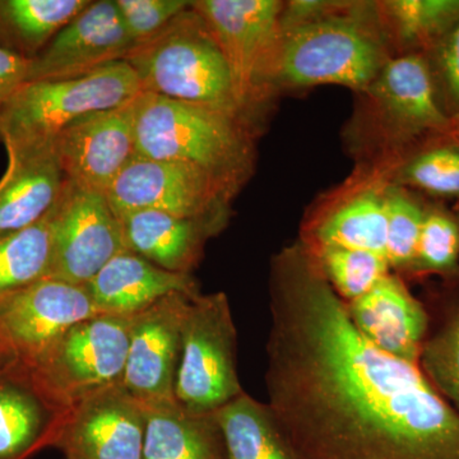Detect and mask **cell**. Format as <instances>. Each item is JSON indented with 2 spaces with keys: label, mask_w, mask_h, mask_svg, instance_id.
<instances>
[{
  "label": "cell",
  "mask_w": 459,
  "mask_h": 459,
  "mask_svg": "<svg viewBox=\"0 0 459 459\" xmlns=\"http://www.w3.org/2000/svg\"><path fill=\"white\" fill-rule=\"evenodd\" d=\"M265 388L296 459H459V415L419 365L353 325L307 247L271 277Z\"/></svg>",
  "instance_id": "cell-1"
},
{
  "label": "cell",
  "mask_w": 459,
  "mask_h": 459,
  "mask_svg": "<svg viewBox=\"0 0 459 459\" xmlns=\"http://www.w3.org/2000/svg\"><path fill=\"white\" fill-rule=\"evenodd\" d=\"M246 115L141 92L135 157L189 162L240 186L252 164Z\"/></svg>",
  "instance_id": "cell-2"
},
{
  "label": "cell",
  "mask_w": 459,
  "mask_h": 459,
  "mask_svg": "<svg viewBox=\"0 0 459 459\" xmlns=\"http://www.w3.org/2000/svg\"><path fill=\"white\" fill-rule=\"evenodd\" d=\"M124 62L137 74L142 92L247 113L228 59L193 5L152 39L135 45Z\"/></svg>",
  "instance_id": "cell-3"
},
{
  "label": "cell",
  "mask_w": 459,
  "mask_h": 459,
  "mask_svg": "<svg viewBox=\"0 0 459 459\" xmlns=\"http://www.w3.org/2000/svg\"><path fill=\"white\" fill-rule=\"evenodd\" d=\"M141 92L137 74L124 60L82 77L25 82L0 111V142L5 148L49 143L78 117L120 107Z\"/></svg>",
  "instance_id": "cell-4"
},
{
  "label": "cell",
  "mask_w": 459,
  "mask_h": 459,
  "mask_svg": "<svg viewBox=\"0 0 459 459\" xmlns=\"http://www.w3.org/2000/svg\"><path fill=\"white\" fill-rule=\"evenodd\" d=\"M385 62L377 36L358 18L325 14L282 29L272 80L368 90Z\"/></svg>",
  "instance_id": "cell-5"
},
{
  "label": "cell",
  "mask_w": 459,
  "mask_h": 459,
  "mask_svg": "<svg viewBox=\"0 0 459 459\" xmlns=\"http://www.w3.org/2000/svg\"><path fill=\"white\" fill-rule=\"evenodd\" d=\"M243 394L228 296L198 292L184 316L175 401L190 412L211 415Z\"/></svg>",
  "instance_id": "cell-6"
},
{
  "label": "cell",
  "mask_w": 459,
  "mask_h": 459,
  "mask_svg": "<svg viewBox=\"0 0 459 459\" xmlns=\"http://www.w3.org/2000/svg\"><path fill=\"white\" fill-rule=\"evenodd\" d=\"M129 328L131 318L98 314L69 328L26 367L45 394L69 411L91 395L123 385Z\"/></svg>",
  "instance_id": "cell-7"
},
{
  "label": "cell",
  "mask_w": 459,
  "mask_h": 459,
  "mask_svg": "<svg viewBox=\"0 0 459 459\" xmlns=\"http://www.w3.org/2000/svg\"><path fill=\"white\" fill-rule=\"evenodd\" d=\"M238 188L201 166L135 157L107 192L115 212L155 210L184 219L228 220Z\"/></svg>",
  "instance_id": "cell-8"
},
{
  "label": "cell",
  "mask_w": 459,
  "mask_h": 459,
  "mask_svg": "<svg viewBox=\"0 0 459 459\" xmlns=\"http://www.w3.org/2000/svg\"><path fill=\"white\" fill-rule=\"evenodd\" d=\"M192 5L221 47L247 110L272 81L285 5L276 0H195Z\"/></svg>",
  "instance_id": "cell-9"
},
{
  "label": "cell",
  "mask_w": 459,
  "mask_h": 459,
  "mask_svg": "<svg viewBox=\"0 0 459 459\" xmlns=\"http://www.w3.org/2000/svg\"><path fill=\"white\" fill-rule=\"evenodd\" d=\"M51 279L86 286L126 249L122 223L105 193L65 181L51 211Z\"/></svg>",
  "instance_id": "cell-10"
},
{
  "label": "cell",
  "mask_w": 459,
  "mask_h": 459,
  "mask_svg": "<svg viewBox=\"0 0 459 459\" xmlns=\"http://www.w3.org/2000/svg\"><path fill=\"white\" fill-rule=\"evenodd\" d=\"M137 96L120 107L83 115L57 133L53 150L66 181L107 195L135 159Z\"/></svg>",
  "instance_id": "cell-11"
},
{
  "label": "cell",
  "mask_w": 459,
  "mask_h": 459,
  "mask_svg": "<svg viewBox=\"0 0 459 459\" xmlns=\"http://www.w3.org/2000/svg\"><path fill=\"white\" fill-rule=\"evenodd\" d=\"M86 286L44 279L0 299V337L31 365L69 328L98 316Z\"/></svg>",
  "instance_id": "cell-12"
},
{
  "label": "cell",
  "mask_w": 459,
  "mask_h": 459,
  "mask_svg": "<svg viewBox=\"0 0 459 459\" xmlns=\"http://www.w3.org/2000/svg\"><path fill=\"white\" fill-rule=\"evenodd\" d=\"M133 48L114 0H91L30 60L26 82L82 77L122 62Z\"/></svg>",
  "instance_id": "cell-13"
},
{
  "label": "cell",
  "mask_w": 459,
  "mask_h": 459,
  "mask_svg": "<svg viewBox=\"0 0 459 459\" xmlns=\"http://www.w3.org/2000/svg\"><path fill=\"white\" fill-rule=\"evenodd\" d=\"M143 404L123 385L69 410L56 448L66 459H143Z\"/></svg>",
  "instance_id": "cell-14"
},
{
  "label": "cell",
  "mask_w": 459,
  "mask_h": 459,
  "mask_svg": "<svg viewBox=\"0 0 459 459\" xmlns=\"http://www.w3.org/2000/svg\"><path fill=\"white\" fill-rule=\"evenodd\" d=\"M195 294L175 292L131 318L123 385L142 403L174 398L184 316Z\"/></svg>",
  "instance_id": "cell-15"
},
{
  "label": "cell",
  "mask_w": 459,
  "mask_h": 459,
  "mask_svg": "<svg viewBox=\"0 0 459 459\" xmlns=\"http://www.w3.org/2000/svg\"><path fill=\"white\" fill-rule=\"evenodd\" d=\"M369 90L397 140L429 138L451 129L424 54H403L386 60Z\"/></svg>",
  "instance_id": "cell-16"
},
{
  "label": "cell",
  "mask_w": 459,
  "mask_h": 459,
  "mask_svg": "<svg viewBox=\"0 0 459 459\" xmlns=\"http://www.w3.org/2000/svg\"><path fill=\"white\" fill-rule=\"evenodd\" d=\"M68 412L22 362L0 371V459H30L56 446Z\"/></svg>",
  "instance_id": "cell-17"
},
{
  "label": "cell",
  "mask_w": 459,
  "mask_h": 459,
  "mask_svg": "<svg viewBox=\"0 0 459 459\" xmlns=\"http://www.w3.org/2000/svg\"><path fill=\"white\" fill-rule=\"evenodd\" d=\"M346 305L353 325L369 342L419 365L428 338V313L403 281L386 274L370 291Z\"/></svg>",
  "instance_id": "cell-18"
},
{
  "label": "cell",
  "mask_w": 459,
  "mask_h": 459,
  "mask_svg": "<svg viewBox=\"0 0 459 459\" xmlns=\"http://www.w3.org/2000/svg\"><path fill=\"white\" fill-rule=\"evenodd\" d=\"M5 151L8 165L0 178V237L44 219L56 204L66 181L53 141Z\"/></svg>",
  "instance_id": "cell-19"
},
{
  "label": "cell",
  "mask_w": 459,
  "mask_h": 459,
  "mask_svg": "<svg viewBox=\"0 0 459 459\" xmlns=\"http://www.w3.org/2000/svg\"><path fill=\"white\" fill-rule=\"evenodd\" d=\"M126 249L160 268L192 274L205 243L225 228L228 220L184 219L155 210L117 213Z\"/></svg>",
  "instance_id": "cell-20"
},
{
  "label": "cell",
  "mask_w": 459,
  "mask_h": 459,
  "mask_svg": "<svg viewBox=\"0 0 459 459\" xmlns=\"http://www.w3.org/2000/svg\"><path fill=\"white\" fill-rule=\"evenodd\" d=\"M99 314L132 318L175 292L195 294L192 274L174 273L123 250L86 285Z\"/></svg>",
  "instance_id": "cell-21"
},
{
  "label": "cell",
  "mask_w": 459,
  "mask_h": 459,
  "mask_svg": "<svg viewBox=\"0 0 459 459\" xmlns=\"http://www.w3.org/2000/svg\"><path fill=\"white\" fill-rule=\"evenodd\" d=\"M143 404V459H226L214 413L190 412L175 398Z\"/></svg>",
  "instance_id": "cell-22"
},
{
  "label": "cell",
  "mask_w": 459,
  "mask_h": 459,
  "mask_svg": "<svg viewBox=\"0 0 459 459\" xmlns=\"http://www.w3.org/2000/svg\"><path fill=\"white\" fill-rule=\"evenodd\" d=\"M91 0H0V49L32 60Z\"/></svg>",
  "instance_id": "cell-23"
},
{
  "label": "cell",
  "mask_w": 459,
  "mask_h": 459,
  "mask_svg": "<svg viewBox=\"0 0 459 459\" xmlns=\"http://www.w3.org/2000/svg\"><path fill=\"white\" fill-rule=\"evenodd\" d=\"M226 459H296L267 403L244 392L214 412Z\"/></svg>",
  "instance_id": "cell-24"
},
{
  "label": "cell",
  "mask_w": 459,
  "mask_h": 459,
  "mask_svg": "<svg viewBox=\"0 0 459 459\" xmlns=\"http://www.w3.org/2000/svg\"><path fill=\"white\" fill-rule=\"evenodd\" d=\"M319 247L367 250L385 256V195L361 193L328 216L316 231Z\"/></svg>",
  "instance_id": "cell-25"
},
{
  "label": "cell",
  "mask_w": 459,
  "mask_h": 459,
  "mask_svg": "<svg viewBox=\"0 0 459 459\" xmlns=\"http://www.w3.org/2000/svg\"><path fill=\"white\" fill-rule=\"evenodd\" d=\"M51 211L29 228L0 237V299L50 276Z\"/></svg>",
  "instance_id": "cell-26"
},
{
  "label": "cell",
  "mask_w": 459,
  "mask_h": 459,
  "mask_svg": "<svg viewBox=\"0 0 459 459\" xmlns=\"http://www.w3.org/2000/svg\"><path fill=\"white\" fill-rule=\"evenodd\" d=\"M383 11L404 54H425L459 20V0H391Z\"/></svg>",
  "instance_id": "cell-27"
},
{
  "label": "cell",
  "mask_w": 459,
  "mask_h": 459,
  "mask_svg": "<svg viewBox=\"0 0 459 459\" xmlns=\"http://www.w3.org/2000/svg\"><path fill=\"white\" fill-rule=\"evenodd\" d=\"M401 181L435 197L459 199V123L429 137L402 169Z\"/></svg>",
  "instance_id": "cell-28"
},
{
  "label": "cell",
  "mask_w": 459,
  "mask_h": 459,
  "mask_svg": "<svg viewBox=\"0 0 459 459\" xmlns=\"http://www.w3.org/2000/svg\"><path fill=\"white\" fill-rule=\"evenodd\" d=\"M314 255L329 285L344 303L367 294L391 270L385 255L367 250L319 247Z\"/></svg>",
  "instance_id": "cell-29"
},
{
  "label": "cell",
  "mask_w": 459,
  "mask_h": 459,
  "mask_svg": "<svg viewBox=\"0 0 459 459\" xmlns=\"http://www.w3.org/2000/svg\"><path fill=\"white\" fill-rule=\"evenodd\" d=\"M419 367L459 415V305L425 341Z\"/></svg>",
  "instance_id": "cell-30"
},
{
  "label": "cell",
  "mask_w": 459,
  "mask_h": 459,
  "mask_svg": "<svg viewBox=\"0 0 459 459\" xmlns=\"http://www.w3.org/2000/svg\"><path fill=\"white\" fill-rule=\"evenodd\" d=\"M385 258L394 270L411 271L427 211L400 189L385 195Z\"/></svg>",
  "instance_id": "cell-31"
},
{
  "label": "cell",
  "mask_w": 459,
  "mask_h": 459,
  "mask_svg": "<svg viewBox=\"0 0 459 459\" xmlns=\"http://www.w3.org/2000/svg\"><path fill=\"white\" fill-rule=\"evenodd\" d=\"M458 262L459 219L439 208L427 211L411 271L453 273Z\"/></svg>",
  "instance_id": "cell-32"
},
{
  "label": "cell",
  "mask_w": 459,
  "mask_h": 459,
  "mask_svg": "<svg viewBox=\"0 0 459 459\" xmlns=\"http://www.w3.org/2000/svg\"><path fill=\"white\" fill-rule=\"evenodd\" d=\"M424 56L443 110L459 123V20Z\"/></svg>",
  "instance_id": "cell-33"
},
{
  "label": "cell",
  "mask_w": 459,
  "mask_h": 459,
  "mask_svg": "<svg viewBox=\"0 0 459 459\" xmlns=\"http://www.w3.org/2000/svg\"><path fill=\"white\" fill-rule=\"evenodd\" d=\"M135 45L150 40L190 8L188 0H114Z\"/></svg>",
  "instance_id": "cell-34"
},
{
  "label": "cell",
  "mask_w": 459,
  "mask_h": 459,
  "mask_svg": "<svg viewBox=\"0 0 459 459\" xmlns=\"http://www.w3.org/2000/svg\"><path fill=\"white\" fill-rule=\"evenodd\" d=\"M30 60L0 49V111L18 87L26 82Z\"/></svg>",
  "instance_id": "cell-35"
},
{
  "label": "cell",
  "mask_w": 459,
  "mask_h": 459,
  "mask_svg": "<svg viewBox=\"0 0 459 459\" xmlns=\"http://www.w3.org/2000/svg\"><path fill=\"white\" fill-rule=\"evenodd\" d=\"M17 361L16 356L11 351L2 337H0V371L7 369Z\"/></svg>",
  "instance_id": "cell-36"
}]
</instances>
